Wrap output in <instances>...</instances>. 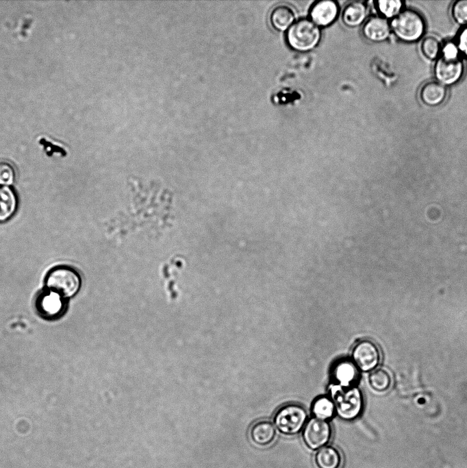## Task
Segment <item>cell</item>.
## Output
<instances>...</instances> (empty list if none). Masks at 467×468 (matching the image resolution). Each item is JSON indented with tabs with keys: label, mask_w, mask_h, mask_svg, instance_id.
I'll list each match as a JSON object with an SVG mask.
<instances>
[{
	"label": "cell",
	"mask_w": 467,
	"mask_h": 468,
	"mask_svg": "<svg viewBox=\"0 0 467 468\" xmlns=\"http://www.w3.org/2000/svg\"><path fill=\"white\" fill-rule=\"evenodd\" d=\"M269 20L274 29L279 32H286L296 21V13L288 5H278L271 10Z\"/></svg>",
	"instance_id": "obj_13"
},
{
	"label": "cell",
	"mask_w": 467,
	"mask_h": 468,
	"mask_svg": "<svg viewBox=\"0 0 467 468\" xmlns=\"http://www.w3.org/2000/svg\"><path fill=\"white\" fill-rule=\"evenodd\" d=\"M446 87L436 80L425 82L419 91L421 101L430 107L440 106L446 100Z\"/></svg>",
	"instance_id": "obj_12"
},
{
	"label": "cell",
	"mask_w": 467,
	"mask_h": 468,
	"mask_svg": "<svg viewBox=\"0 0 467 468\" xmlns=\"http://www.w3.org/2000/svg\"><path fill=\"white\" fill-rule=\"evenodd\" d=\"M320 27L310 19H300L286 32L287 45L292 50L305 53L312 51L320 42Z\"/></svg>",
	"instance_id": "obj_1"
},
{
	"label": "cell",
	"mask_w": 467,
	"mask_h": 468,
	"mask_svg": "<svg viewBox=\"0 0 467 468\" xmlns=\"http://www.w3.org/2000/svg\"><path fill=\"white\" fill-rule=\"evenodd\" d=\"M455 43L461 56L467 58V25L462 27L458 32Z\"/></svg>",
	"instance_id": "obj_25"
},
{
	"label": "cell",
	"mask_w": 467,
	"mask_h": 468,
	"mask_svg": "<svg viewBox=\"0 0 467 468\" xmlns=\"http://www.w3.org/2000/svg\"><path fill=\"white\" fill-rule=\"evenodd\" d=\"M18 197L10 186H0V223L10 220L18 208Z\"/></svg>",
	"instance_id": "obj_15"
},
{
	"label": "cell",
	"mask_w": 467,
	"mask_h": 468,
	"mask_svg": "<svg viewBox=\"0 0 467 468\" xmlns=\"http://www.w3.org/2000/svg\"><path fill=\"white\" fill-rule=\"evenodd\" d=\"M331 435L332 429L328 421L318 418L311 419L306 423L303 432L305 443L312 449H316L327 445Z\"/></svg>",
	"instance_id": "obj_8"
},
{
	"label": "cell",
	"mask_w": 467,
	"mask_h": 468,
	"mask_svg": "<svg viewBox=\"0 0 467 468\" xmlns=\"http://www.w3.org/2000/svg\"><path fill=\"white\" fill-rule=\"evenodd\" d=\"M375 8L381 16L392 20L404 9V2L400 0H379L375 2Z\"/></svg>",
	"instance_id": "obj_20"
},
{
	"label": "cell",
	"mask_w": 467,
	"mask_h": 468,
	"mask_svg": "<svg viewBox=\"0 0 467 468\" xmlns=\"http://www.w3.org/2000/svg\"><path fill=\"white\" fill-rule=\"evenodd\" d=\"M464 70V63L460 55L440 53L436 60L433 74L436 81L446 86L455 84L460 81Z\"/></svg>",
	"instance_id": "obj_6"
},
{
	"label": "cell",
	"mask_w": 467,
	"mask_h": 468,
	"mask_svg": "<svg viewBox=\"0 0 467 468\" xmlns=\"http://www.w3.org/2000/svg\"><path fill=\"white\" fill-rule=\"evenodd\" d=\"M442 45L433 36L425 37L420 44V51L427 59L436 60L440 55Z\"/></svg>",
	"instance_id": "obj_22"
},
{
	"label": "cell",
	"mask_w": 467,
	"mask_h": 468,
	"mask_svg": "<svg viewBox=\"0 0 467 468\" xmlns=\"http://www.w3.org/2000/svg\"><path fill=\"white\" fill-rule=\"evenodd\" d=\"M62 299L58 293L47 290L40 296L38 307L44 315L54 316L58 315L62 308Z\"/></svg>",
	"instance_id": "obj_18"
},
{
	"label": "cell",
	"mask_w": 467,
	"mask_h": 468,
	"mask_svg": "<svg viewBox=\"0 0 467 468\" xmlns=\"http://www.w3.org/2000/svg\"><path fill=\"white\" fill-rule=\"evenodd\" d=\"M275 436V428L268 420L257 421L250 430V437L252 441L260 446L270 445L274 441Z\"/></svg>",
	"instance_id": "obj_14"
},
{
	"label": "cell",
	"mask_w": 467,
	"mask_h": 468,
	"mask_svg": "<svg viewBox=\"0 0 467 468\" xmlns=\"http://www.w3.org/2000/svg\"><path fill=\"white\" fill-rule=\"evenodd\" d=\"M307 419V411L302 406L297 404H288L277 411L274 423L281 433L293 435L301 430Z\"/></svg>",
	"instance_id": "obj_5"
},
{
	"label": "cell",
	"mask_w": 467,
	"mask_h": 468,
	"mask_svg": "<svg viewBox=\"0 0 467 468\" xmlns=\"http://www.w3.org/2000/svg\"><path fill=\"white\" fill-rule=\"evenodd\" d=\"M368 14V6L364 2L353 1L349 2L344 7L341 19L346 27L356 28L366 22Z\"/></svg>",
	"instance_id": "obj_11"
},
{
	"label": "cell",
	"mask_w": 467,
	"mask_h": 468,
	"mask_svg": "<svg viewBox=\"0 0 467 468\" xmlns=\"http://www.w3.org/2000/svg\"><path fill=\"white\" fill-rule=\"evenodd\" d=\"M363 36L372 42H382L388 39L391 34L389 21L381 16L368 18L363 24Z\"/></svg>",
	"instance_id": "obj_10"
},
{
	"label": "cell",
	"mask_w": 467,
	"mask_h": 468,
	"mask_svg": "<svg viewBox=\"0 0 467 468\" xmlns=\"http://www.w3.org/2000/svg\"><path fill=\"white\" fill-rule=\"evenodd\" d=\"M339 10V5L335 1H318L310 8V19L319 27H327L337 19Z\"/></svg>",
	"instance_id": "obj_9"
},
{
	"label": "cell",
	"mask_w": 467,
	"mask_h": 468,
	"mask_svg": "<svg viewBox=\"0 0 467 468\" xmlns=\"http://www.w3.org/2000/svg\"><path fill=\"white\" fill-rule=\"evenodd\" d=\"M329 391L336 412L341 419L351 421L360 415L364 407V397L357 386L343 387L333 384L329 386Z\"/></svg>",
	"instance_id": "obj_2"
},
{
	"label": "cell",
	"mask_w": 467,
	"mask_h": 468,
	"mask_svg": "<svg viewBox=\"0 0 467 468\" xmlns=\"http://www.w3.org/2000/svg\"><path fill=\"white\" fill-rule=\"evenodd\" d=\"M451 14L457 24L467 25V0L455 1L451 5Z\"/></svg>",
	"instance_id": "obj_23"
},
{
	"label": "cell",
	"mask_w": 467,
	"mask_h": 468,
	"mask_svg": "<svg viewBox=\"0 0 467 468\" xmlns=\"http://www.w3.org/2000/svg\"><path fill=\"white\" fill-rule=\"evenodd\" d=\"M315 461L318 468H340L342 456L336 447L324 446L317 452Z\"/></svg>",
	"instance_id": "obj_17"
},
{
	"label": "cell",
	"mask_w": 467,
	"mask_h": 468,
	"mask_svg": "<svg viewBox=\"0 0 467 468\" xmlns=\"http://www.w3.org/2000/svg\"><path fill=\"white\" fill-rule=\"evenodd\" d=\"M333 375L338 382V384L343 387H349L357 379V367L353 361L342 360L335 365Z\"/></svg>",
	"instance_id": "obj_16"
},
{
	"label": "cell",
	"mask_w": 467,
	"mask_h": 468,
	"mask_svg": "<svg viewBox=\"0 0 467 468\" xmlns=\"http://www.w3.org/2000/svg\"><path fill=\"white\" fill-rule=\"evenodd\" d=\"M352 361L359 370L367 372L375 369L381 360V351L373 341L364 338L352 349Z\"/></svg>",
	"instance_id": "obj_7"
},
{
	"label": "cell",
	"mask_w": 467,
	"mask_h": 468,
	"mask_svg": "<svg viewBox=\"0 0 467 468\" xmlns=\"http://www.w3.org/2000/svg\"><path fill=\"white\" fill-rule=\"evenodd\" d=\"M16 180V171L8 161H0V186H10Z\"/></svg>",
	"instance_id": "obj_24"
},
{
	"label": "cell",
	"mask_w": 467,
	"mask_h": 468,
	"mask_svg": "<svg viewBox=\"0 0 467 468\" xmlns=\"http://www.w3.org/2000/svg\"><path fill=\"white\" fill-rule=\"evenodd\" d=\"M312 412L316 418L327 421L331 419L336 412L332 399L327 396L318 397L313 403Z\"/></svg>",
	"instance_id": "obj_19"
},
{
	"label": "cell",
	"mask_w": 467,
	"mask_h": 468,
	"mask_svg": "<svg viewBox=\"0 0 467 468\" xmlns=\"http://www.w3.org/2000/svg\"><path fill=\"white\" fill-rule=\"evenodd\" d=\"M47 290L58 293L63 299L75 295L81 288L79 273L68 266H58L51 269L45 278Z\"/></svg>",
	"instance_id": "obj_4"
},
{
	"label": "cell",
	"mask_w": 467,
	"mask_h": 468,
	"mask_svg": "<svg viewBox=\"0 0 467 468\" xmlns=\"http://www.w3.org/2000/svg\"><path fill=\"white\" fill-rule=\"evenodd\" d=\"M390 23L391 32L399 40L405 42L418 41L426 31L423 16L412 8H404Z\"/></svg>",
	"instance_id": "obj_3"
},
{
	"label": "cell",
	"mask_w": 467,
	"mask_h": 468,
	"mask_svg": "<svg viewBox=\"0 0 467 468\" xmlns=\"http://www.w3.org/2000/svg\"><path fill=\"white\" fill-rule=\"evenodd\" d=\"M370 386L377 391H385L391 385V377L389 373L383 369H377L370 373L368 377Z\"/></svg>",
	"instance_id": "obj_21"
}]
</instances>
